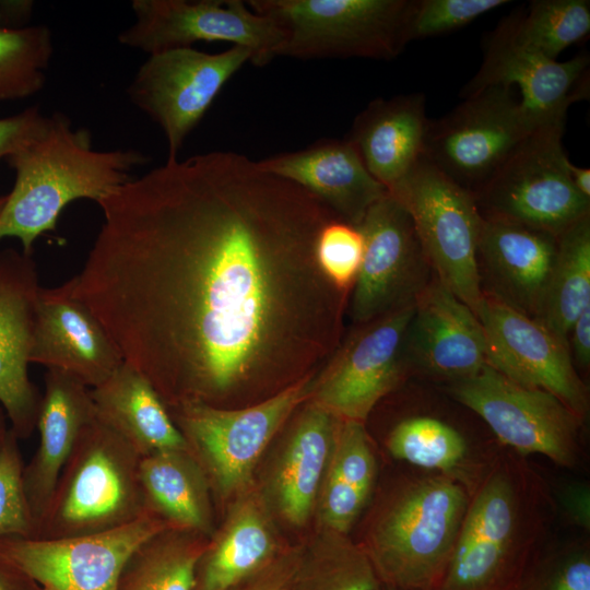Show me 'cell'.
Here are the masks:
<instances>
[{
    "mask_svg": "<svg viewBox=\"0 0 590 590\" xmlns=\"http://www.w3.org/2000/svg\"><path fill=\"white\" fill-rule=\"evenodd\" d=\"M378 590H396V589H393V588H391V587H388V586L381 585L380 588H379Z\"/></svg>",
    "mask_w": 590,
    "mask_h": 590,
    "instance_id": "cell-50",
    "label": "cell"
},
{
    "mask_svg": "<svg viewBox=\"0 0 590 590\" xmlns=\"http://www.w3.org/2000/svg\"><path fill=\"white\" fill-rule=\"evenodd\" d=\"M250 59V51L239 46L219 54L184 47L149 55L130 82L127 95L162 129L167 160L178 158L185 140L223 86Z\"/></svg>",
    "mask_w": 590,
    "mask_h": 590,
    "instance_id": "cell-10",
    "label": "cell"
},
{
    "mask_svg": "<svg viewBox=\"0 0 590 590\" xmlns=\"http://www.w3.org/2000/svg\"><path fill=\"white\" fill-rule=\"evenodd\" d=\"M414 307L356 326L315 376L308 400L339 420L365 424L408 368L405 335Z\"/></svg>",
    "mask_w": 590,
    "mask_h": 590,
    "instance_id": "cell-14",
    "label": "cell"
},
{
    "mask_svg": "<svg viewBox=\"0 0 590 590\" xmlns=\"http://www.w3.org/2000/svg\"><path fill=\"white\" fill-rule=\"evenodd\" d=\"M589 304L590 215L558 236L555 263L535 319L569 345L571 327Z\"/></svg>",
    "mask_w": 590,
    "mask_h": 590,
    "instance_id": "cell-31",
    "label": "cell"
},
{
    "mask_svg": "<svg viewBox=\"0 0 590 590\" xmlns=\"http://www.w3.org/2000/svg\"><path fill=\"white\" fill-rule=\"evenodd\" d=\"M392 457L425 469L450 472L467 455L464 437L451 425L432 416L400 421L387 437Z\"/></svg>",
    "mask_w": 590,
    "mask_h": 590,
    "instance_id": "cell-35",
    "label": "cell"
},
{
    "mask_svg": "<svg viewBox=\"0 0 590 590\" xmlns=\"http://www.w3.org/2000/svg\"><path fill=\"white\" fill-rule=\"evenodd\" d=\"M508 590H590V559L570 557L554 568L519 579Z\"/></svg>",
    "mask_w": 590,
    "mask_h": 590,
    "instance_id": "cell-40",
    "label": "cell"
},
{
    "mask_svg": "<svg viewBox=\"0 0 590 590\" xmlns=\"http://www.w3.org/2000/svg\"><path fill=\"white\" fill-rule=\"evenodd\" d=\"M404 349L408 367L450 382L470 377L487 364L477 316L435 278L415 302Z\"/></svg>",
    "mask_w": 590,
    "mask_h": 590,
    "instance_id": "cell-22",
    "label": "cell"
},
{
    "mask_svg": "<svg viewBox=\"0 0 590 590\" xmlns=\"http://www.w3.org/2000/svg\"><path fill=\"white\" fill-rule=\"evenodd\" d=\"M568 172L575 188L583 197L590 199V169L568 163Z\"/></svg>",
    "mask_w": 590,
    "mask_h": 590,
    "instance_id": "cell-47",
    "label": "cell"
},
{
    "mask_svg": "<svg viewBox=\"0 0 590 590\" xmlns=\"http://www.w3.org/2000/svg\"><path fill=\"white\" fill-rule=\"evenodd\" d=\"M463 487L445 474L406 483L384 505L364 546L384 586L434 590L465 515Z\"/></svg>",
    "mask_w": 590,
    "mask_h": 590,
    "instance_id": "cell-3",
    "label": "cell"
},
{
    "mask_svg": "<svg viewBox=\"0 0 590 590\" xmlns=\"http://www.w3.org/2000/svg\"><path fill=\"white\" fill-rule=\"evenodd\" d=\"M518 38L552 60L590 32L588 0H534L526 15H515Z\"/></svg>",
    "mask_w": 590,
    "mask_h": 590,
    "instance_id": "cell-36",
    "label": "cell"
},
{
    "mask_svg": "<svg viewBox=\"0 0 590 590\" xmlns=\"http://www.w3.org/2000/svg\"><path fill=\"white\" fill-rule=\"evenodd\" d=\"M75 294L168 410L240 408L317 375L347 292L317 244L340 220L243 154L167 160L97 202Z\"/></svg>",
    "mask_w": 590,
    "mask_h": 590,
    "instance_id": "cell-1",
    "label": "cell"
},
{
    "mask_svg": "<svg viewBox=\"0 0 590 590\" xmlns=\"http://www.w3.org/2000/svg\"><path fill=\"white\" fill-rule=\"evenodd\" d=\"M589 491L585 487L573 488L566 494V507L575 521L583 528H589Z\"/></svg>",
    "mask_w": 590,
    "mask_h": 590,
    "instance_id": "cell-46",
    "label": "cell"
},
{
    "mask_svg": "<svg viewBox=\"0 0 590 590\" xmlns=\"http://www.w3.org/2000/svg\"><path fill=\"white\" fill-rule=\"evenodd\" d=\"M139 453L97 417L83 429L32 539L99 533L145 514Z\"/></svg>",
    "mask_w": 590,
    "mask_h": 590,
    "instance_id": "cell-4",
    "label": "cell"
},
{
    "mask_svg": "<svg viewBox=\"0 0 590 590\" xmlns=\"http://www.w3.org/2000/svg\"><path fill=\"white\" fill-rule=\"evenodd\" d=\"M302 544L286 546L269 565L229 590H291Z\"/></svg>",
    "mask_w": 590,
    "mask_h": 590,
    "instance_id": "cell-41",
    "label": "cell"
},
{
    "mask_svg": "<svg viewBox=\"0 0 590 590\" xmlns=\"http://www.w3.org/2000/svg\"><path fill=\"white\" fill-rule=\"evenodd\" d=\"M7 161L15 180L0 213V240L14 237L32 255L36 239L56 231L66 206L80 199L99 202L149 157L135 149L95 150L86 128L74 129L55 111Z\"/></svg>",
    "mask_w": 590,
    "mask_h": 590,
    "instance_id": "cell-2",
    "label": "cell"
},
{
    "mask_svg": "<svg viewBox=\"0 0 590 590\" xmlns=\"http://www.w3.org/2000/svg\"><path fill=\"white\" fill-rule=\"evenodd\" d=\"M258 164L266 172L302 187L341 221L356 227L368 209L388 192L346 139H322L306 149L276 154Z\"/></svg>",
    "mask_w": 590,
    "mask_h": 590,
    "instance_id": "cell-24",
    "label": "cell"
},
{
    "mask_svg": "<svg viewBox=\"0 0 590 590\" xmlns=\"http://www.w3.org/2000/svg\"><path fill=\"white\" fill-rule=\"evenodd\" d=\"M315 376L246 406L186 403L168 410L203 469L214 500H232L253 484L252 473L260 457L308 400Z\"/></svg>",
    "mask_w": 590,
    "mask_h": 590,
    "instance_id": "cell-6",
    "label": "cell"
},
{
    "mask_svg": "<svg viewBox=\"0 0 590 590\" xmlns=\"http://www.w3.org/2000/svg\"><path fill=\"white\" fill-rule=\"evenodd\" d=\"M376 473L365 424L340 420L315 509L320 528L349 534L371 495Z\"/></svg>",
    "mask_w": 590,
    "mask_h": 590,
    "instance_id": "cell-30",
    "label": "cell"
},
{
    "mask_svg": "<svg viewBox=\"0 0 590 590\" xmlns=\"http://www.w3.org/2000/svg\"><path fill=\"white\" fill-rule=\"evenodd\" d=\"M34 7L33 0H0V28L13 30L28 26Z\"/></svg>",
    "mask_w": 590,
    "mask_h": 590,
    "instance_id": "cell-44",
    "label": "cell"
},
{
    "mask_svg": "<svg viewBox=\"0 0 590 590\" xmlns=\"http://www.w3.org/2000/svg\"><path fill=\"white\" fill-rule=\"evenodd\" d=\"M52 52V35L46 25L0 28V102L40 92Z\"/></svg>",
    "mask_w": 590,
    "mask_h": 590,
    "instance_id": "cell-34",
    "label": "cell"
},
{
    "mask_svg": "<svg viewBox=\"0 0 590 590\" xmlns=\"http://www.w3.org/2000/svg\"><path fill=\"white\" fill-rule=\"evenodd\" d=\"M339 422L310 400L290 418L266 485L260 489L272 514L291 527H304L315 515Z\"/></svg>",
    "mask_w": 590,
    "mask_h": 590,
    "instance_id": "cell-23",
    "label": "cell"
},
{
    "mask_svg": "<svg viewBox=\"0 0 590 590\" xmlns=\"http://www.w3.org/2000/svg\"><path fill=\"white\" fill-rule=\"evenodd\" d=\"M558 236L483 217L477 243L482 294L536 318L555 263Z\"/></svg>",
    "mask_w": 590,
    "mask_h": 590,
    "instance_id": "cell-21",
    "label": "cell"
},
{
    "mask_svg": "<svg viewBox=\"0 0 590 590\" xmlns=\"http://www.w3.org/2000/svg\"><path fill=\"white\" fill-rule=\"evenodd\" d=\"M569 350L576 363L582 368L590 364V304L575 320L569 334Z\"/></svg>",
    "mask_w": 590,
    "mask_h": 590,
    "instance_id": "cell-43",
    "label": "cell"
},
{
    "mask_svg": "<svg viewBox=\"0 0 590 590\" xmlns=\"http://www.w3.org/2000/svg\"><path fill=\"white\" fill-rule=\"evenodd\" d=\"M166 528L156 517L144 514L125 526L94 534L0 539V553L44 590H117L131 553Z\"/></svg>",
    "mask_w": 590,
    "mask_h": 590,
    "instance_id": "cell-15",
    "label": "cell"
},
{
    "mask_svg": "<svg viewBox=\"0 0 590 590\" xmlns=\"http://www.w3.org/2000/svg\"><path fill=\"white\" fill-rule=\"evenodd\" d=\"M30 363L64 371L91 389L123 364L105 327L75 294L74 276L56 287H40Z\"/></svg>",
    "mask_w": 590,
    "mask_h": 590,
    "instance_id": "cell-19",
    "label": "cell"
},
{
    "mask_svg": "<svg viewBox=\"0 0 590 590\" xmlns=\"http://www.w3.org/2000/svg\"><path fill=\"white\" fill-rule=\"evenodd\" d=\"M5 202H7V194L0 196V213H1Z\"/></svg>",
    "mask_w": 590,
    "mask_h": 590,
    "instance_id": "cell-49",
    "label": "cell"
},
{
    "mask_svg": "<svg viewBox=\"0 0 590 590\" xmlns=\"http://www.w3.org/2000/svg\"><path fill=\"white\" fill-rule=\"evenodd\" d=\"M535 128L512 86H489L428 119L422 156L475 196Z\"/></svg>",
    "mask_w": 590,
    "mask_h": 590,
    "instance_id": "cell-9",
    "label": "cell"
},
{
    "mask_svg": "<svg viewBox=\"0 0 590 590\" xmlns=\"http://www.w3.org/2000/svg\"><path fill=\"white\" fill-rule=\"evenodd\" d=\"M565 125L536 127L474 196L483 217L522 224L559 236L590 215V199L571 182L563 150Z\"/></svg>",
    "mask_w": 590,
    "mask_h": 590,
    "instance_id": "cell-8",
    "label": "cell"
},
{
    "mask_svg": "<svg viewBox=\"0 0 590 590\" xmlns=\"http://www.w3.org/2000/svg\"><path fill=\"white\" fill-rule=\"evenodd\" d=\"M0 590H44L32 577L0 553Z\"/></svg>",
    "mask_w": 590,
    "mask_h": 590,
    "instance_id": "cell-45",
    "label": "cell"
},
{
    "mask_svg": "<svg viewBox=\"0 0 590 590\" xmlns=\"http://www.w3.org/2000/svg\"><path fill=\"white\" fill-rule=\"evenodd\" d=\"M411 0H248L282 32L278 57L391 60L410 43Z\"/></svg>",
    "mask_w": 590,
    "mask_h": 590,
    "instance_id": "cell-5",
    "label": "cell"
},
{
    "mask_svg": "<svg viewBox=\"0 0 590 590\" xmlns=\"http://www.w3.org/2000/svg\"><path fill=\"white\" fill-rule=\"evenodd\" d=\"M131 10L134 21L118 42L149 55L198 42H228L249 50L250 62L263 67L278 57L283 40L269 17L241 0H132Z\"/></svg>",
    "mask_w": 590,
    "mask_h": 590,
    "instance_id": "cell-12",
    "label": "cell"
},
{
    "mask_svg": "<svg viewBox=\"0 0 590 590\" xmlns=\"http://www.w3.org/2000/svg\"><path fill=\"white\" fill-rule=\"evenodd\" d=\"M139 480L145 514L169 529L210 538L216 526L209 480L190 450L141 457Z\"/></svg>",
    "mask_w": 590,
    "mask_h": 590,
    "instance_id": "cell-29",
    "label": "cell"
},
{
    "mask_svg": "<svg viewBox=\"0 0 590 590\" xmlns=\"http://www.w3.org/2000/svg\"><path fill=\"white\" fill-rule=\"evenodd\" d=\"M388 192L411 215L434 278L476 315L482 215L474 196L423 156Z\"/></svg>",
    "mask_w": 590,
    "mask_h": 590,
    "instance_id": "cell-7",
    "label": "cell"
},
{
    "mask_svg": "<svg viewBox=\"0 0 590 590\" xmlns=\"http://www.w3.org/2000/svg\"><path fill=\"white\" fill-rule=\"evenodd\" d=\"M96 417L140 457L157 451L189 450L166 404L152 384L125 363L91 389Z\"/></svg>",
    "mask_w": 590,
    "mask_h": 590,
    "instance_id": "cell-28",
    "label": "cell"
},
{
    "mask_svg": "<svg viewBox=\"0 0 590 590\" xmlns=\"http://www.w3.org/2000/svg\"><path fill=\"white\" fill-rule=\"evenodd\" d=\"M589 62L586 54L559 62L530 48L518 38L511 15L489 35L482 64L461 94L516 85L536 127L565 125L569 106L589 94Z\"/></svg>",
    "mask_w": 590,
    "mask_h": 590,
    "instance_id": "cell-16",
    "label": "cell"
},
{
    "mask_svg": "<svg viewBox=\"0 0 590 590\" xmlns=\"http://www.w3.org/2000/svg\"><path fill=\"white\" fill-rule=\"evenodd\" d=\"M357 227L364 251L350 316L361 326L414 305L434 278L411 215L389 192L368 209Z\"/></svg>",
    "mask_w": 590,
    "mask_h": 590,
    "instance_id": "cell-13",
    "label": "cell"
},
{
    "mask_svg": "<svg viewBox=\"0 0 590 590\" xmlns=\"http://www.w3.org/2000/svg\"><path fill=\"white\" fill-rule=\"evenodd\" d=\"M8 416L5 414V411L0 404V450L7 439V436L10 432V426H8Z\"/></svg>",
    "mask_w": 590,
    "mask_h": 590,
    "instance_id": "cell-48",
    "label": "cell"
},
{
    "mask_svg": "<svg viewBox=\"0 0 590 590\" xmlns=\"http://www.w3.org/2000/svg\"><path fill=\"white\" fill-rule=\"evenodd\" d=\"M40 287L32 255L0 251V404L19 439L36 429L42 401L27 369Z\"/></svg>",
    "mask_w": 590,
    "mask_h": 590,
    "instance_id": "cell-20",
    "label": "cell"
},
{
    "mask_svg": "<svg viewBox=\"0 0 590 590\" xmlns=\"http://www.w3.org/2000/svg\"><path fill=\"white\" fill-rule=\"evenodd\" d=\"M476 316L491 367L517 384L554 394L581 420L586 417L588 388L575 369L568 344L536 319L485 295Z\"/></svg>",
    "mask_w": 590,
    "mask_h": 590,
    "instance_id": "cell-17",
    "label": "cell"
},
{
    "mask_svg": "<svg viewBox=\"0 0 590 590\" xmlns=\"http://www.w3.org/2000/svg\"><path fill=\"white\" fill-rule=\"evenodd\" d=\"M208 540L169 528L151 535L127 559L117 590H193L196 567Z\"/></svg>",
    "mask_w": 590,
    "mask_h": 590,
    "instance_id": "cell-32",
    "label": "cell"
},
{
    "mask_svg": "<svg viewBox=\"0 0 590 590\" xmlns=\"http://www.w3.org/2000/svg\"><path fill=\"white\" fill-rule=\"evenodd\" d=\"M449 392L476 413L497 439L520 453H539L571 467L581 418L554 394L517 384L488 364L451 381Z\"/></svg>",
    "mask_w": 590,
    "mask_h": 590,
    "instance_id": "cell-11",
    "label": "cell"
},
{
    "mask_svg": "<svg viewBox=\"0 0 590 590\" xmlns=\"http://www.w3.org/2000/svg\"><path fill=\"white\" fill-rule=\"evenodd\" d=\"M45 115L38 106L0 118V161L8 158L37 130Z\"/></svg>",
    "mask_w": 590,
    "mask_h": 590,
    "instance_id": "cell-42",
    "label": "cell"
},
{
    "mask_svg": "<svg viewBox=\"0 0 590 590\" xmlns=\"http://www.w3.org/2000/svg\"><path fill=\"white\" fill-rule=\"evenodd\" d=\"M286 546L273 514L251 484L234 497L198 560L193 590H229L269 565Z\"/></svg>",
    "mask_w": 590,
    "mask_h": 590,
    "instance_id": "cell-25",
    "label": "cell"
},
{
    "mask_svg": "<svg viewBox=\"0 0 590 590\" xmlns=\"http://www.w3.org/2000/svg\"><path fill=\"white\" fill-rule=\"evenodd\" d=\"M517 496L495 473L469 503L444 576L434 590H508L518 579L514 544Z\"/></svg>",
    "mask_w": 590,
    "mask_h": 590,
    "instance_id": "cell-18",
    "label": "cell"
},
{
    "mask_svg": "<svg viewBox=\"0 0 590 590\" xmlns=\"http://www.w3.org/2000/svg\"><path fill=\"white\" fill-rule=\"evenodd\" d=\"M506 0H417L409 21V39L446 34L468 25Z\"/></svg>",
    "mask_w": 590,
    "mask_h": 590,
    "instance_id": "cell-39",
    "label": "cell"
},
{
    "mask_svg": "<svg viewBox=\"0 0 590 590\" xmlns=\"http://www.w3.org/2000/svg\"><path fill=\"white\" fill-rule=\"evenodd\" d=\"M19 438L11 430L0 450V539H32L35 531L25 485Z\"/></svg>",
    "mask_w": 590,
    "mask_h": 590,
    "instance_id": "cell-37",
    "label": "cell"
},
{
    "mask_svg": "<svg viewBox=\"0 0 590 590\" xmlns=\"http://www.w3.org/2000/svg\"><path fill=\"white\" fill-rule=\"evenodd\" d=\"M364 239L358 227L341 220L330 222L317 244V260L330 282L350 292L363 258Z\"/></svg>",
    "mask_w": 590,
    "mask_h": 590,
    "instance_id": "cell-38",
    "label": "cell"
},
{
    "mask_svg": "<svg viewBox=\"0 0 590 590\" xmlns=\"http://www.w3.org/2000/svg\"><path fill=\"white\" fill-rule=\"evenodd\" d=\"M36 424L39 441L24 467L25 492L35 530L83 429L96 417L91 388L73 376L47 369Z\"/></svg>",
    "mask_w": 590,
    "mask_h": 590,
    "instance_id": "cell-26",
    "label": "cell"
},
{
    "mask_svg": "<svg viewBox=\"0 0 590 590\" xmlns=\"http://www.w3.org/2000/svg\"><path fill=\"white\" fill-rule=\"evenodd\" d=\"M427 121L421 93L377 98L355 117L345 139L370 175L390 190L422 157Z\"/></svg>",
    "mask_w": 590,
    "mask_h": 590,
    "instance_id": "cell-27",
    "label": "cell"
},
{
    "mask_svg": "<svg viewBox=\"0 0 590 590\" xmlns=\"http://www.w3.org/2000/svg\"><path fill=\"white\" fill-rule=\"evenodd\" d=\"M381 582L363 545L320 528L302 554L291 590H378Z\"/></svg>",
    "mask_w": 590,
    "mask_h": 590,
    "instance_id": "cell-33",
    "label": "cell"
}]
</instances>
